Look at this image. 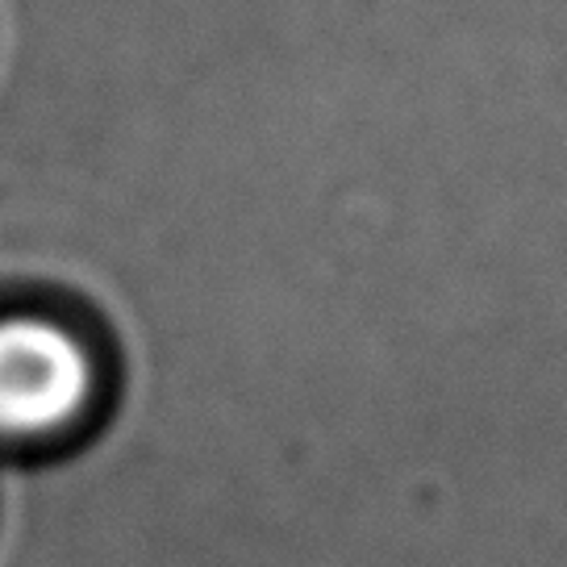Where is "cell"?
Here are the masks:
<instances>
[{"label": "cell", "mask_w": 567, "mask_h": 567, "mask_svg": "<svg viewBox=\"0 0 567 567\" xmlns=\"http://www.w3.org/2000/svg\"><path fill=\"white\" fill-rule=\"evenodd\" d=\"M89 351L51 321H0V434L30 439L68 425L89 405Z\"/></svg>", "instance_id": "obj_1"}]
</instances>
